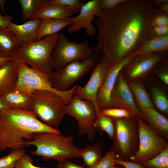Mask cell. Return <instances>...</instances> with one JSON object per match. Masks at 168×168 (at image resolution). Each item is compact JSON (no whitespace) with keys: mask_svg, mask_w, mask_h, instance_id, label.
Returning <instances> with one entry per match:
<instances>
[{"mask_svg":"<svg viewBox=\"0 0 168 168\" xmlns=\"http://www.w3.org/2000/svg\"><path fill=\"white\" fill-rule=\"evenodd\" d=\"M33 160L31 156L25 153L15 162L14 168H54L42 167L35 166L33 163Z\"/></svg>","mask_w":168,"mask_h":168,"instance_id":"obj_34","label":"cell"},{"mask_svg":"<svg viewBox=\"0 0 168 168\" xmlns=\"http://www.w3.org/2000/svg\"><path fill=\"white\" fill-rule=\"evenodd\" d=\"M125 0H100V7L102 11H105L113 8Z\"/></svg>","mask_w":168,"mask_h":168,"instance_id":"obj_38","label":"cell"},{"mask_svg":"<svg viewBox=\"0 0 168 168\" xmlns=\"http://www.w3.org/2000/svg\"><path fill=\"white\" fill-rule=\"evenodd\" d=\"M154 36L162 37L168 35V26H156L152 27Z\"/></svg>","mask_w":168,"mask_h":168,"instance_id":"obj_40","label":"cell"},{"mask_svg":"<svg viewBox=\"0 0 168 168\" xmlns=\"http://www.w3.org/2000/svg\"><path fill=\"white\" fill-rule=\"evenodd\" d=\"M96 51L94 48L89 47L87 41L76 43L69 40L63 34H59L51 56L52 68L58 71L72 62L88 59Z\"/></svg>","mask_w":168,"mask_h":168,"instance_id":"obj_8","label":"cell"},{"mask_svg":"<svg viewBox=\"0 0 168 168\" xmlns=\"http://www.w3.org/2000/svg\"><path fill=\"white\" fill-rule=\"evenodd\" d=\"M151 25L152 27L157 26H168V13L158 8L156 13L152 20Z\"/></svg>","mask_w":168,"mask_h":168,"instance_id":"obj_36","label":"cell"},{"mask_svg":"<svg viewBox=\"0 0 168 168\" xmlns=\"http://www.w3.org/2000/svg\"><path fill=\"white\" fill-rule=\"evenodd\" d=\"M0 57H2V54H1V53H0Z\"/></svg>","mask_w":168,"mask_h":168,"instance_id":"obj_47","label":"cell"},{"mask_svg":"<svg viewBox=\"0 0 168 168\" xmlns=\"http://www.w3.org/2000/svg\"><path fill=\"white\" fill-rule=\"evenodd\" d=\"M133 57L130 54L116 64L109 67L97 96L98 104L100 110L112 108L111 96L118 76Z\"/></svg>","mask_w":168,"mask_h":168,"instance_id":"obj_16","label":"cell"},{"mask_svg":"<svg viewBox=\"0 0 168 168\" xmlns=\"http://www.w3.org/2000/svg\"><path fill=\"white\" fill-rule=\"evenodd\" d=\"M59 34L44 37L26 45L21 46L12 58L19 63L30 65L47 75L52 73L51 56Z\"/></svg>","mask_w":168,"mask_h":168,"instance_id":"obj_4","label":"cell"},{"mask_svg":"<svg viewBox=\"0 0 168 168\" xmlns=\"http://www.w3.org/2000/svg\"><path fill=\"white\" fill-rule=\"evenodd\" d=\"M116 156L112 150L106 152L104 156L93 166L86 168H115Z\"/></svg>","mask_w":168,"mask_h":168,"instance_id":"obj_32","label":"cell"},{"mask_svg":"<svg viewBox=\"0 0 168 168\" xmlns=\"http://www.w3.org/2000/svg\"><path fill=\"white\" fill-rule=\"evenodd\" d=\"M101 114L113 118H129L135 116L128 110L122 108H114L101 110Z\"/></svg>","mask_w":168,"mask_h":168,"instance_id":"obj_33","label":"cell"},{"mask_svg":"<svg viewBox=\"0 0 168 168\" xmlns=\"http://www.w3.org/2000/svg\"><path fill=\"white\" fill-rule=\"evenodd\" d=\"M100 55L96 51L91 56L86 60L72 62L59 71L53 72L49 78L53 87L60 91L68 90L72 85L95 66Z\"/></svg>","mask_w":168,"mask_h":168,"instance_id":"obj_10","label":"cell"},{"mask_svg":"<svg viewBox=\"0 0 168 168\" xmlns=\"http://www.w3.org/2000/svg\"><path fill=\"white\" fill-rule=\"evenodd\" d=\"M153 104L161 111L168 114V100L164 92L159 87L153 86L151 90Z\"/></svg>","mask_w":168,"mask_h":168,"instance_id":"obj_29","label":"cell"},{"mask_svg":"<svg viewBox=\"0 0 168 168\" xmlns=\"http://www.w3.org/2000/svg\"><path fill=\"white\" fill-rule=\"evenodd\" d=\"M30 95V111L45 124L56 128L66 114L65 101L58 94L47 90H35Z\"/></svg>","mask_w":168,"mask_h":168,"instance_id":"obj_5","label":"cell"},{"mask_svg":"<svg viewBox=\"0 0 168 168\" xmlns=\"http://www.w3.org/2000/svg\"><path fill=\"white\" fill-rule=\"evenodd\" d=\"M72 22L68 20L41 19L37 31V40L57 33L68 26ZM36 40V41H37Z\"/></svg>","mask_w":168,"mask_h":168,"instance_id":"obj_23","label":"cell"},{"mask_svg":"<svg viewBox=\"0 0 168 168\" xmlns=\"http://www.w3.org/2000/svg\"><path fill=\"white\" fill-rule=\"evenodd\" d=\"M127 81L133 96L136 100L139 109L142 108H155L153 102L142 83L136 81Z\"/></svg>","mask_w":168,"mask_h":168,"instance_id":"obj_24","label":"cell"},{"mask_svg":"<svg viewBox=\"0 0 168 168\" xmlns=\"http://www.w3.org/2000/svg\"><path fill=\"white\" fill-rule=\"evenodd\" d=\"M6 1L5 0H0V6L1 7V10L2 12L3 13L4 12V5Z\"/></svg>","mask_w":168,"mask_h":168,"instance_id":"obj_45","label":"cell"},{"mask_svg":"<svg viewBox=\"0 0 168 168\" xmlns=\"http://www.w3.org/2000/svg\"><path fill=\"white\" fill-rule=\"evenodd\" d=\"M136 117L138 128L139 147L130 160L140 164L155 156L168 148V142L142 119Z\"/></svg>","mask_w":168,"mask_h":168,"instance_id":"obj_9","label":"cell"},{"mask_svg":"<svg viewBox=\"0 0 168 168\" xmlns=\"http://www.w3.org/2000/svg\"><path fill=\"white\" fill-rule=\"evenodd\" d=\"M148 125L159 135L168 139V119L155 108H142L139 109Z\"/></svg>","mask_w":168,"mask_h":168,"instance_id":"obj_20","label":"cell"},{"mask_svg":"<svg viewBox=\"0 0 168 168\" xmlns=\"http://www.w3.org/2000/svg\"><path fill=\"white\" fill-rule=\"evenodd\" d=\"M43 0H18L21 11V17L25 20H30L39 10Z\"/></svg>","mask_w":168,"mask_h":168,"instance_id":"obj_28","label":"cell"},{"mask_svg":"<svg viewBox=\"0 0 168 168\" xmlns=\"http://www.w3.org/2000/svg\"><path fill=\"white\" fill-rule=\"evenodd\" d=\"M2 98L12 109L30 111V95L24 92L12 90Z\"/></svg>","mask_w":168,"mask_h":168,"instance_id":"obj_25","label":"cell"},{"mask_svg":"<svg viewBox=\"0 0 168 168\" xmlns=\"http://www.w3.org/2000/svg\"><path fill=\"white\" fill-rule=\"evenodd\" d=\"M13 17L10 15H6L3 16L0 14V28H7L12 22Z\"/></svg>","mask_w":168,"mask_h":168,"instance_id":"obj_41","label":"cell"},{"mask_svg":"<svg viewBox=\"0 0 168 168\" xmlns=\"http://www.w3.org/2000/svg\"><path fill=\"white\" fill-rule=\"evenodd\" d=\"M115 168H124V167L120 165H116V167Z\"/></svg>","mask_w":168,"mask_h":168,"instance_id":"obj_46","label":"cell"},{"mask_svg":"<svg viewBox=\"0 0 168 168\" xmlns=\"http://www.w3.org/2000/svg\"><path fill=\"white\" fill-rule=\"evenodd\" d=\"M109 67L106 63L101 59L95 65L87 83L83 87L75 85L73 92V95L92 103L96 109L97 117L101 115V113L98 104L97 96Z\"/></svg>","mask_w":168,"mask_h":168,"instance_id":"obj_12","label":"cell"},{"mask_svg":"<svg viewBox=\"0 0 168 168\" xmlns=\"http://www.w3.org/2000/svg\"><path fill=\"white\" fill-rule=\"evenodd\" d=\"M75 87V85L65 91H58L53 87L48 76L45 73L33 67H29L25 63H19L18 81L12 90L30 95L36 90L50 91L58 95L68 104L72 99Z\"/></svg>","mask_w":168,"mask_h":168,"instance_id":"obj_7","label":"cell"},{"mask_svg":"<svg viewBox=\"0 0 168 168\" xmlns=\"http://www.w3.org/2000/svg\"><path fill=\"white\" fill-rule=\"evenodd\" d=\"M60 133L39 120L30 111L11 109L0 114V151L24 149L27 141L36 133Z\"/></svg>","mask_w":168,"mask_h":168,"instance_id":"obj_2","label":"cell"},{"mask_svg":"<svg viewBox=\"0 0 168 168\" xmlns=\"http://www.w3.org/2000/svg\"><path fill=\"white\" fill-rule=\"evenodd\" d=\"M167 53L133 56L121 71L126 80L135 81L154 71Z\"/></svg>","mask_w":168,"mask_h":168,"instance_id":"obj_13","label":"cell"},{"mask_svg":"<svg viewBox=\"0 0 168 168\" xmlns=\"http://www.w3.org/2000/svg\"><path fill=\"white\" fill-rule=\"evenodd\" d=\"M66 114L73 117L77 121L79 135H86L91 140L94 138L96 132L95 124L97 116L96 109L91 102L73 95L70 102L67 105Z\"/></svg>","mask_w":168,"mask_h":168,"instance_id":"obj_11","label":"cell"},{"mask_svg":"<svg viewBox=\"0 0 168 168\" xmlns=\"http://www.w3.org/2000/svg\"><path fill=\"white\" fill-rule=\"evenodd\" d=\"M116 165H120L124 168H146L142 164L130 160H124L116 158L115 162Z\"/></svg>","mask_w":168,"mask_h":168,"instance_id":"obj_37","label":"cell"},{"mask_svg":"<svg viewBox=\"0 0 168 168\" xmlns=\"http://www.w3.org/2000/svg\"><path fill=\"white\" fill-rule=\"evenodd\" d=\"M57 168H86L84 165H79L66 159L58 161L57 164Z\"/></svg>","mask_w":168,"mask_h":168,"instance_id":"obj_39","label":"cell"},{"mask_svg":"<svg viewBox=\"0 0 168 168\" xmlns=\"http://www.w3.org/2000/svg\"><path fill=\"white\" fill-rule=\"evenodd\" d=\"M21 46L15 35L8 27L0 28V52L2 57L12 58Z\"/></svg>","mask_w":168,"mask_h":168,"instance_id":"obj_22","label":"cell"},{"mask_svg":"<svg viewBox=\"0 0 168 168\" xmlns=\"http://www.w3.org/2000/svg\"><path fill=\"white\" fill-rule=\"evenodd\" d=\"M157 10L152 0H125L95 18L97 43L94 48L109 67L154 36L151 22Z\"/></svg>","mask_w":168,"mask_h":168,"instance_id":"obj_1","label":"cell"},{"mask_svg":"<svg viewBox=\"0 0 168 168\" xmlns=\"http://www.w3.org/2000/svg\"><path fill=\"white\" fill-rule=\"evenodd\" d=\"M140 164L146 168H168V147L155 156Z\"/></svg>","mask_w":168,"mask_h":168,"instance_id":"obj_30","label":"cell"},{"mask_svg":"<svg viewBox=\"0 0 168 168\" xmlns=\"http://www.w3.org/2000/svg\"><path fill=\"white\" fill-rule=\"evenodd\" d=\"M11 58H7L0 57V67Z\"/></svg>","mask_w":168,"mask_h":168,"instance_id":"obj_44","label":"cell"},{"mask_svg":"<svg viewBox=\"0 0 168 168\" xmlns=\"http://www.w3.org/2000/svg\"><path fill=\"white\" fill-rule=\"evenodd\" d=\"M95 128L96 132L101 134L105 133L111 140H113L115 133V125L113 118L101 114L97 118Z\"/></svg>","mask_w":168,"mask_h":168,"instance_id":"obj_27","label":"cell"},{"mask_svg":"<svg viewBox=\"0 0 168 168\" xmlns=\"http://www.w3.org/2000/svg\"><path fill=\"white\" fill-rule=\"evenodd\" d=\"M134 99L127 80L121 71L118 76L112 93V108L126 109L134 116L142 119L141 113Z\"/></svg>","mask_w":168,"mask_h":168,"instance_id":"obj_15","label":"cell"},{"mask_svg":"<svg viewBox=\"0 0 168 168\" xmlns=\"http://www.w3.org/2000/svg\"><path fill=\"white\" fill-rule=\"evenodd\" d=\"M25 153L24 149L13 150L7 155L0 158V168H14L16 161Z\"/></svg>","mask_w":168,"mask_h":168,"instance_id":"obj_31","label":"cell"},{"mask_svg":"<svg viewBox=\"0 0 168 168\" xmlns=\"http://www.w3.org/2000/svg\"><path fill=\"white\" fill-rule=\"evenodd\" d=\"M115 133L110 150L116 158L130 160L137 152L139 147V133L136 117L114 118Z\"/></svg>","mask_w":168,"mask_h":168,"instance_id":"obj_6","label":"cell"},{"mask_svg":"<svg viewBox=\"0 0 168 168\" xmlns=\"http://www.w3.org/2000/svg\"><path fill=\"white\" fill-rule=\"evenodd\" d=\"M155 7L160 10L168 13V0H165L164 1L158 4Z\"/></svg>","mask_w":168,"mask_h":168,"instance_id":"obj_42","label":"cell"},{"mask_svg":"<svg viewBox=\"0 0 168 168\" xmlns=\"http://www.w3.org/2000/svg\"><path fill=\"white\" fill-rule=\"evenodd\" d=\"M12 109L5 100L0 97V114L4 110Z\"/></svg>","mask_w":168,"mask_h":168,"instance_id":"obj_43","label":"cell"},{"mask_svg":"<svg viewBox=\"0 0 168 168\" xmlns=\"http://www.w3.org/2000/svg\"><path fill=\"white\" fill-rule=\"evenodd\" d=\"M102 150V144L100 141L93 145L87 144L83 148H81L80 157L82 158L84 165L86 167L94 165L103 157Z\"/></svg>","mask_w":168,"mask_h":168,"instance_id":"obj_26","label":"cell"},{"mask_svg":"<svg viewBox=\"0 0 168 168\" xmlns=\"http://www.w3.org/2000/svg\"><path fill=\"white\" fill-rule=\"evenodd\" d=\"M100 4V0H92L84 3L77 16L67 19L72 22L68 26L67 32L71 33L84 29L88 35H94L96 29L92 21L95 17L99 16L102 12Z\"/></svg>","mask_w":168,"mask_h":168,"instance_id":"obj_14","label":"cell"},{"mask_svg":"<svg viewBox=\"0 0 168 168\" xmlns=\"http://www.w3.org/2000/svg\"><path fill=\"white\" fill-rule=\"evenodd\" d=\"M74 13L69 7L52 3L49 0H43L40 9L29 20L43 18L66 20Z\"/></svg>","mask_w":168,"mask_h":168,"instance_id":"obj_17","label":"cell"},{"mask_svg":"<svg viewBox=\"0 0 168 168\" xmlns=\"http://www.w3.org/2000/svg\"><path fill=\"white\" fill-rule=\"evenodd\" d=\"M74 139L73 135L64 136L61 133H36L26 142L25 147L34 146L36 149L31 151L32 155L41 156L44 161L53 159L58 162L80 157L81 148L74 145Z\"/></svg>","mask_w":168,"mask_h":168,"instance_id":"obj_3","label":"cell"},{"mask_svg":"<svg viewBox=\"0 0 168 168\" xmlns=\"http://www.w3.org/2000/svg\"><path fill=\"white\" fill-rule=\"evenodd\" d=\"M53 3L68 7L72 9L75 13L80 11L84 3L79 0H49Z\"/></svg>","mask_w":168,"mask_h":168,"instance_id":"obj_35","label":"cell"},{"mask_svg":"<svg viewBox=\"0 0 168 168\" xmlns=\"http://www.w3.org/2000/svg\"><path fill=\"white\" fill-rule=\"evenodd\" d=\"M40 19L29 20L21 25L12 22L8 27L16 37L21 46L37 40Z\"/></svg>","mask_w":168,"mask_h":168,"instance_id":"obj_19","label":"cell"},{"mask_svg":"<svg viewBox=\"0 0 168 168\" xmlns=\"http://www.w3.org/2000/svg\"><path fill=\"white\" fill-rule=\"evenodd\" d=\"M168 35L162 37L153 36L143 44L131 54L134 56L167 53Z\"/></svg>","mask_w":168,"mask_h":168,"instance_id":"obj_21","label":"cell"},{"mask_svg":"<svg viewBox=\"0 0 168 168\" xmlns=\"http://www.w3.org/2000/svg\"><path fill=\"white\" fill-rule=\"evenodd\" d=\"M19 63L11 58L0 67V97L12 91L17 82Z\"/></svg>","mask_w":168,"mask_h":168,"instance_id":"obj_18","label":"cell"}]
</instances>
